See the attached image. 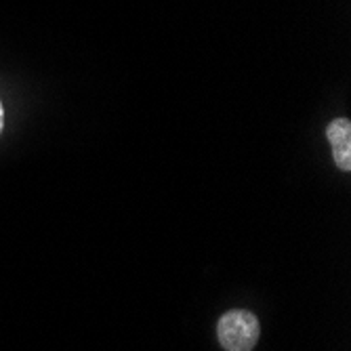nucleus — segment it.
<instances>
[{"label": "nucleus", "instance_id": "7ed1b4c3", "mask_svg": "<svg viewBox=\"0 0 351 351\" xmlns=\"http://www.w3.org/2000/svg\"><path fill=\"white\" fill-rule=\"evenodd\" d=\"M3 129H5V108L3 101H0V135H3Z\"/></svg>", "mask_w": 351, "mask_h": 351}, {"label": "nucleus", "instance_id": "f03ea898", "mask_svg": "<svg viewBox=\"0 0 351 351\" xmlns=\"http://www.w3.org/2000/svg\"><path fill=\"white\" fill-rule=\"evenodd\" d=\"M326 137L332 147L335 165L343 171H351V122L349 118H335L326 126Z\"/></svg>", "mask_w": 351, "mask_h": 351}, {"label": "nucleus", "instance_id": "f257e3e1", "mask_svg": "<svg viewBox=\"0 0 351 351\" xmlns=\"http://www.w3.org/2000/svg\"><path fill=\"white\" fill-rule=\"evenodd\" d=\"M259 317L246 309H232L219 317L217 339L228 351H252L259 343Z\"/></svg>", "mask_w": 351, "mask_h": 351}]
</instances>
